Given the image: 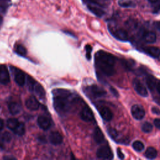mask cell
I'll use <instances>...</instances> for the list:
<instances>
[{
  "label": "cell",
  "mask_w": 160,
  "mask_h": 160,
  "mask_svg": "<svg viewBox=\"0 0 160 160\" xmlns=\"http://www.w3.org/2000/svg\"><path fill=\"white\" fill-rule=\"evenodd\" d=\"M53 106L56 111L62 114L67 112L72 103V94L67 89H58L52 91Z\"/></svg>",
  "instance_id": "1"
},
{
  "label": "cell",
  "mask_w": 160,
  "mask_h": 160,
  "mask_svg": "<svg viewBox=\"0 0 160 160\" xmlns=\"http://www.w3.org/2000/svg\"><path fill=\"white\" fill-rule=\"evenodd\" d=\"M115 61V57L112 54L104 51H99L95 55V63L98 69L106 76L114 74Z\"/></svg>",
  "instance_id": "2"
},
{
  "label": "cell",
  "mask_w": 160,
  "mask_h": 160,
  "mask_svg": "<svg viewBox=\"0 0 160 160\" xmlns=\"http://www.w3.org/2000/svg\"><path fill=\"white\" fill-rule=\"evenodd\" d=\"M26 78L28 88L29 89V91L33 92L35 94H36L37 96L41 98H44L45 96L46 92L44 88L41 86V84L36 82L30 76H28Z\"/></svg>",
  "instance_id": "3"
},
{
  "label": "cell",
  "mask_w": 160,
  "mask_h": 160,
  "mask_svg": "<svg viewBox=\"0 0 160 160\" xmlns=\"http://www.w3.org/2000/svg\"><path fill=\"white\" fill-rule=\"evenodd\" d=\"M10 69L16 83L20 86H24L26 82V76L24 72L14 66H10Z\"/></svg>",
  "instance_id": "4"
},
{
  "label": "cell",
  "mask_w": 160,
  "mask_h": 160,
  "mask_svg": "<svg viewBox=\"0 0 160 160\" xmlns=\"http://www.w3.org/2000/svg\"><path fill=\"white\" fill-rule=\"evenodd\" d=\"M96 156L98 158L102 159H112L113 158V153L108 146H103L99 148L96 152Z\"/></svg>",
  "instance_id": "5"
},
{
  "label": "cell",
  "mask_w": 160,
  "mask_h": 160,
  "mask_svg": "<svg viewBox=\"0 0 160 160\" xmlns=\"http://www.w3.org/2000/svg\"><path fill=\"white\" fill-rule=\"evenodd\" d=\"M87 91L89 92V93L95 98H101L104 96L106 94V91L102 89V88L96 85L93 84L87 88Z\"/></svg>",
  "instance_id": "6"
},
{
  "label": "cell",
  "mask_w": 160,
  "mask_h": 160,
  "mask_svg": "<svg viewBox=\"0 0 160 160\" xmlns=\"http://www.w3.org/2000/svg\"><path fill=\"white\" fill-rule=\"evenodd\" d=\"M131 112L132 117L136 120H141L145 116V110L140 104H134L131 107Z\"/></svg>",
  "instance_id": "7"
},
{
  "label": "cell",
  "mask_w": 160,
  "mask_h": 160,
  "mask_svg": "<svg viewBox=\"0 0 160 160\" xmlns=\"http://www.w3.org/2000/svg\"><path fill=\"white\" fill-rule=\"evenodd\" d=\"M132 86L136 92L143 97L148 96V91L145 86L138 79H134L132 81Z\"/></svg>",
  "instance_id": "8"
},
{
  "label": "cell",
  "mask_w": 160,
  "mask_h": 160,
  "mask_svg": "<svg viewBox=\"0 0 160 160\" xmlns=\"http://www.w3.org/2000/svg\"><path fill=\"white\" fill-rule=\"evenodd\" d=\"M109 31L111 33V34L117 39L126 41H128L129 39L128 34L126 30L124 29H109Z\"/></svg>",
  "instance_id": "9"
},
{
  "label": "cell",
  "mask_w": 160,
  "mask_h": 160,
  "mask_svg": "<svg viewBox=\"0 0 160 160\" xmlns=\"http://www.w3.org/2000/svg\"><path fill=\"white\" fill-rule=\"evenodd\" d=\"M80 117L82 120L86 122H90L94 119V114L91 108L88 106H84L80 112Z\"/></svg>",
  "instance_id": "10"
},
{
  "label": "cell",
  "mask_w": 160,
  "mask_h": 160,
  "mask_svg": "<svg viewBox=\"0 0 160 160\" xmlns=\"http://www.w3.org/2000/svg\"><path fill=\"white\" fill-rule=\"evenodd\" d=\"M10 82V76L7 67L4 64L0 65V84L6 85Z\"/></svg>",
  "instance_id": "11"
},
{
  "label": "cell",
  "mask_w": 160,
  "mask_h": 160,
  "mask_svg": "<svg viewBox=\"0 0 160 160\" xmlns=\"http://www.w3.org/2000/svg\"><path fill=\"white\" fill-rule=\"evenodd\" d=\"M25 104L26 108L31 111H36L40 107L39 102L38 101L37 98L34 96L29 97L26 99Z\"/></svg>",
  "instance_id": "12"
},
{
  "label": "cell",
  "mask_w": 160,
  "mask_h": 160,
  "mask_svg": "<svg viewBox=\"0 0 160 160\" xmlns=\"http://www.w3.org/2000/svg\"><path fill=\"white\" fill-rule=\"evenodd\" d=\"M99 113L101 118L106 121H110L113 118L111 110L106 106H101L98 109Z\"/></svg>",
  "instance_id": "13"
},
{
  "label": "cell",
  "mask_w": 160,
  "mask_h": 160,
  "mask_svg": "<svg viewBox=\"0 0 160 160\" xmlns=\"http://www.w3.org/2000/svg\"><path fill=\"white\" fill-rule=\"evenodd\" d=\"M37 122L39 128L43 130H48L51 126V119L45 116H39L38 118Z\"/></svg>",
  "instance_id": "14"
},
{
  "label": "cell",
  "mask_w": 160,
  "mask_h": 160,
  "mask_svg": "<svg viewBox=\"0 0 160 160\" xmlns=\"http://www.w3.org/2000/svg\"><path fill=\"white\" fill-rule=\"evenodd\" d=\"M143 51L149 56L158 58L160 56V49L156 46H148L142 48Z\"/></svg>",
  "instance_id": "15"
},
{
  "label": "cell",
  "mask_w": 160,
  "mask_h": 160,
  "mask_svg": "<svg viewBox=\"0 0 160 160\" xmlns=\"http://www.w3.org/2000/svg\"><path fill=\"white\" fill-rule=\"evenodd\" d=\"M49 139L50 142L54 145L60 144L62 142V137L58 131H53L51 132L49 136Z\"/></svg>",
  "instance_id": "16"
},
{
  "label": "cell",
  "mask_w": 160,
  "mask_h": 160,
  "mask_svg": "<svg viewBox=\"0 0 160 160\" xmlns=\"http://www.w3.org/2000/svg\"><path fill=\"white\" fill-rule=\"evenodd\" d=\"M87 8L92 14H94L97 17L101 18V17L103 16L105 14L104 11L102 10V9L99 6L88 4V5H87Z\"/></svg>",
  "instance_id": "17"
},
{
  "label": "cell",
  "mask_w": 160,
  "mask_h": 160,
  "mask_svg": "<svg viewBox=\"0 0 160 160\" xmlns=\"http://www.w3.org/2000/svg\"><path fill=\"white\" fill-rule=\"evenodd\" d=\"M142 39L146 43H154L156 41V35L152 31H146L142 34Z\"/></svg>",
  "instance_id": "18"
},
{
  "label": "cell",
  "mask_w": 160,
  "mask_h": 160,
  "mask_svg": "<svg viewBox=\"0 0 160 160\" xmlns=\"http://www.w3.org/2000/svg\"><path fill=\"white\" fill-rule=\"evenodd\" d=\"M93 138L98 144H101L104 141V134L99 127H96L93 132Z\"/></svg>",
  "instance_id": "19"
},
{
  "label": "cell",
  "mask_w": 160,
  "mask_h": 160,
  "mask_svg": "<svg viewBox=\"0 0 160 160\" xmlns=\"http://www.w3.org/2000/svg\"><path fill=\"white\" fill-rule=\"evenodd\" d=\"M8 109L10 113L12 115H16L19 114L21 111V106L20 104L17 102L12 101L8 104Z\"/></svg>",
  "instance_id": "20"
},
{
  "label": "cell",
  "mask_w": 160,
  "mask_h": 160,
  "mask_svg": "<svg viewBox=\"0 0 160 160\" xmlns=\"http://www.w3.org/2000/svg\"><path fill=\"white\" fill-rule=\"evenodd\" d=\"M156 82H157V81L156 80V78L153 76H152L151 74L146 75V85H147L148 89L151 91H152L155 89Z\"/></svg>",
  "instance_id": "21"
},
{
  "label": "cell",
  "mask_w": 160,
  "mask_h": 160,
  "mask_svg": "<svg viewBox=\"0 0 160 160\" xmlns=\"http://www.w3.org/2000/svg\"><path fill=\"white\" fill-rule=\"evenodd\" d=\"M158 152L153 147H149L146 149L145 152V156L149 159H154L157 157Z\"/></svg>",
  "instance_id": "22"
},
{
  "label": "cell",
  "mask_w": 160,
  "mask_h": 160,
  "mask_svg": "<svg viewBox=\"0 0 160 160\" xmlns=\"http://www.w3.org/2000/svg\"><path fill=\"white\" fill-rule=\"evenodd\" d=\"M19 122H20L18 121V119H17L16 118H9L7 120L6 125H7V127L10 130L13 131L16 128V127L18 126Z\"/></svg>",
  "instance_id": "23"
},
{
  "label": "cell",
  "mask_w": 160,
  "mask_h": 160,
  "mask_svg": "<svg viewBox=\"0 0 160 160\" xmlns=\"http://www.w3.org/2000/svg\"><path fill=\"white\" fill-rule=\"evenodd\" d=\"M118 4L122 8H135L136 6L132 0H119Z\"/></svg>",
  "instance_id": "24"
},
{
  "label": "cell",
  "mask_w": 160,
  "mask_h": 160,
  "mask_svg": "<svg viewBox=\"0 0 160 160\" xmlns=\"http://www.w3.org/2000/svg\"><path fill=\"white\" fill-rule=\"evenodd\" d=\"M151 4L152 8V12L154 13H158L160 12V0H148Z\"/></svg>",
  "instance_id": "25"
},
{
  "label": "cell",
  "mask_w": 160,
  "mask_h": 160,
  "mask_svg": "<svg viewBox=\"0 0 160 160\" xmlns=\"http://www.w3.org/2000/svg\"><path fill=\"white\" fill-rule=\"evenodd\" d=\"M14 51L19 56H24L27 54V51L26 48L22 44H16L14 47Z\"/></svg>",
  "instance_id": "26"
},
{
  "label": "cell",
  "mask_w": 160,
  "mask_h": 160,
  "mask_svg": "<svg viewBox=\"0 0 160 160\" xmlns=\"http://www.w3.org/2000/svg\"><path fill=\"white\" fill-rule=\"evenodd\" d=\"M107 132L109 137L113 139L115 141H118V133L117 131L112 128H108L107 129Z\"/></svg>",
  "instance_id": "27"
},
{
  "label": "cell",
  "mask_w": 160,
  "mask_h": 160,
  "mask_svg": "<svg viewBox=\"0 0 160 160\" xmlns=\"http://www.w3.org/2000/svg\"><path fill=\"white\" fill-rule=\"evenodd\" d=\"M13 132L18 135V136H22L25 132V126L24 124L22 122H19L18 126L16 127V128L13 131Z\"/></svg>",
  "instance_id": "28"
},
{
  "label": "cell",
  "mask_w": 160,
  "mask_h": 160,
  "mask_svg": "<svg viewBox=\"0 0 160 160\" xmlns=\"http://www.w3.org/2000/svg\"><path fill=\"white\" fill-rule=\"evenodd\" d=\"M133 149L136 151H138V152H140V151H142V150H144V144L140 141H134L133 143H132V145Z\"/></svg>",
  "instance_id": "29"
},
{
  "label": "cell",
  "mask_w": 160,
  "mask_h": 160,
  "mask_svg": "<svg viewBox=\"0 0 160 160\" xmlns=\"http://www.w3.org/2000/svg\"><path fill=\"white\" fill-rule=\"evenodd\" d=\"M121 63H122V66L124 68V69L128 70H131L134 66V62L132 60L122 59L121 61Z\"/></svg>",
  "instance_id": "30"
},
{
  "label": "cell",
  "mask_w": 160,
  "mask_h": 160,
  "mask_svg": "<svg viewBox=\"0 0 160 160\" xmlns=\"http://www.w3.org/2000/svg\"><path fill=\"white\" fill-rule=\"evenodd\" d=\"M141 129L144 132L149 133L152 130V125L149 122H145L142 124Z\"/></svg>",
  "instance_id": "31"
},
{
  "label": "cell",
  "mask_w": 160,
  "mask_h": 160,
  "mask_svg": "<svg viewBox=\"0 0 160 160\" xmlns=\"http://www.w3.org/2000/svg\"><path fill=\"white\" fill-rule=\"evenodd\" d=\"M11 135L8 132H4L1 136V139L4 142H9L11 140Z\"/></svg>",
  "instance_id": "32"
},
{
  "label": "cell",
  "mask_w": 160,
  "mask_h": 160,
  "mask_svg": "<svg viewBox=\"0 0 160 160\" xmlns=\"http://www.w3.org/2000/svg\"><path fill=\"white\" fill-rule=\"evenodd\" d=\"M86 58L89 60L91 58V52H92V47L88 44L86 46Z\"/></svg>",
  "instance_id": "33"
},
{
  "label": "cell",
  "mask_w": 160,
  "mask_h": 160,
  "mask_svg": "<svg viewBox=\"0 0 160 160\" xmlns=\"http://www.w3.org/2000/svg\"><path fill=\"white\" fill-rule=\"evenodd\" d=\"M117 154L119 159H123L124 158V154L122 153V152L120 148L117 149Z\"/></svg>",
  "instance_id": "34"
},
{
  "label": "cell",
  "mask_w": 160,
  "mask_h": 160,
  "mask_svg": "<svg viewBox=\"0 0 160 160\" xmlns=\"http://www.w3.org/2000/svg\"><path fill=\"white\" fill-rule=\"evenodd\" d=\"M109 89H110L111 92H112V94L114 96H116V97H117V98L119 97V93H118V92L117 91V90H116L115 88H114L113 87H110Z\"/></svg>",
  "instance_id": "35"
},
{
  "label": "cell",
  "mask_w": 160,
  "mask_h": 160,
  "mask_svg": "<svg viewBox=\"0 0 160 160\" xmlns=\"http://www.w3.org/2000/svg\"><path fill=\"white\" fill-rule=\"evenodd\" d=\"M154 126L159 129H160V119L156 118L154 120Z\"/></svg>",
  "instance_id": "36"
},
{
  "label": "cell",
  "mask_w": 160,
  "mask_h": 160,
  "mask_svg": "<svg viewBox=\"0 0 160 160\" xmlns=\"http://www.w3.org/2000/svg\"><path fill=\"white\" fill-rule=\"evenodd\" d=\"M151 111L152 112V113L155 114H160V110L159 109H158L156 107H153L151 109Z\"/></svg>",
  "instance_id": "37"
},
{
  "label": "cell",
  "mask_w": 160,
  "mask_h": 160,
  "mask_svg": "<svg viewBox=\"0 0 160 160\" xmlns=\"http://www.w3.org/2000/svg\"><path fill=\"white\" fill-rule=\"evenodd\" d=\"M156 89H157L158 92L159 94L160 95V80L157 81L156 85Z\"/></svg>",
  "instance_id": "38"
},
{
  "label": "cell",
  "mask_w": 160,
  "mask_h": 160,
  "mask_svg": "<svg viewBox=\"0 0 160 160\" xmlns=\"http://www.w3.org/2000/svg\"><path fill=\"white\" fill-rule=\"evenodd\" d=\"M154 26L160 32V21H156L154 22Z\"/></svg>",
  "instance_id": "39"
},
{
  "label": "cell",
  "mask_w": 160,
  "mask_h": 160,
  "mask_svg": "<svg viewBox=\"0 0 160 160\" xmlns=\"http://www.w3.org/2000/svg\"><path fill=\"white\" fill-rule=\"evenodd\" d=\"M3 128H4V121L2 119L0 118V131Z\"/></svg>",
  "instance_id": "40"
},
{
  "label": "cell",
  "mask_w": 160,
  "mask_h": 160,
  "mask_svg": "<svg viewBox=\"0 0 160 160\" xmlns=\"http://www.w3.org/2000/svg\"><path fill=\"white\" fill-rule=\"evenodd\" d=\"M4 159H7V160H8V159H16V158H14V157H12V156H10V157H9V156L4 157Z\"/></svg>",
  "instance_id": "41"
},
{
  "label": "cell",
  "mask_w": 160,
  "mask_h": 160,
  "mask_svg": "<svg viewBox=\"0 0 160 160\" xmlns=\"http://www.w3.org/2000/svg\"><path fill=\"white\" fill-rule=\"evenodd\" d=\"M3 141H2V139H0V149H2L4 148V144H3Z\"/></svg>",
  "instance_id": "42"
},
{
  "label": "cell",
  "mask_w": 160,
  "mask_h": 160,
  "mask_svg": "<svg viewBox=\"0 0 160 160\" xmlns=\"http://www.w3.org/2000/svg\"><path fill=\"white\" fill-rule=\"evenodd\" d=\"M2 24V16L0 15V27L1 26Z\"/></svg>",
  "instance_id": "43"
},
{
  "label": "cell",
  "mask_w": 160,
  "mask_h": 160,
  "mask_svg": "<svg viewBox=\"0 0 160 160\" xmlns=\"http://www.w3.org/2000/svg\"><path fill=\"white\" fill-rule=\"evenodd\" d=\"M0 1H8V0H0Z\"/></svg>",
  "instance_id": "44"
}]
</instances>
